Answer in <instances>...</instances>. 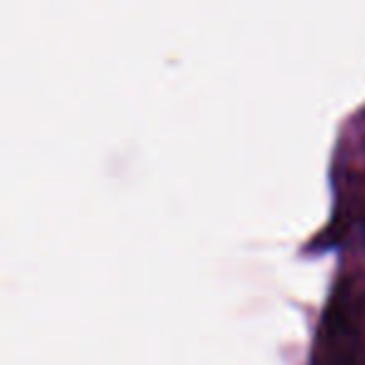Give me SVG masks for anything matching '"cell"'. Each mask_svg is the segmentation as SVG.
Here are the masks:
<instances>
[{
    "mask_svg": "<svg viewBox=\"0 0 365 365\" xmlns=\"http://www.w3.org/2000/svg\"><path fill=\"white\" fill-rule=\"evenodd\" d=\"M310 365H365V280L358 275L335 283L315 328Z\"/></svg>",
    "mask_w": 365,
    "mask_h": 365,
    "instance_id": "6da1fadb",
    "label": "cell"
}]
</instances>
